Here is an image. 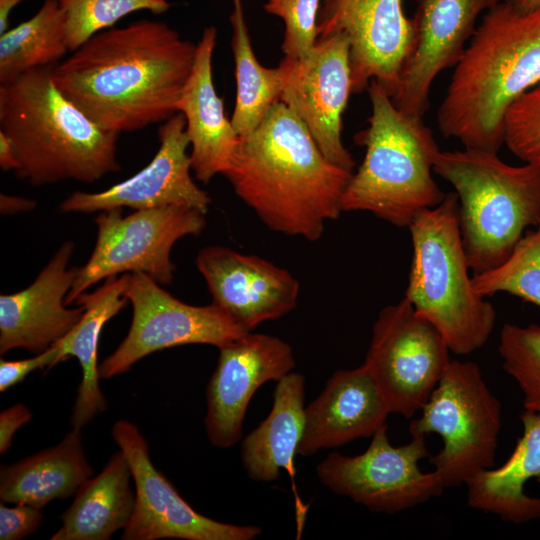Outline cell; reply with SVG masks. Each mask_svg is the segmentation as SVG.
<instances>
[{"instance_id": "obj_37", "label": "cell", "mask_w": 540, "mask_h": 540, "mask_svg": "<svg viewBox=\"0 0 540 540\" xmlns=\"http://www.w3.org/2000/svg\"><path fill=\"white\" fill-rule=\"evenodd\" d=\"M33 417L30 409L23 403H17L0 413V453L5 454L13 441L17 430Z\"/></svg>"}, {"instance_id": "obj_8", "label": "cell", "mask_w": 540, "mask_h": 540, "mask_svg": "<svg viewBox=\"0 0 540 540\" xmlns=\"http://www.w3.org/2000/svg\"><path fill=\"white\" fill-rule=\"evenodd\" d=\"M420 411L409 433L441 437L443 446L429 461L445 489L494 466L502 408L476 363L451 360Z\"/></svg>"}, {"instance_id": "obj_23", "label": "cell", "mask_w": 540, "mask_h": 540, "mask_svg": "<svg viewBox=\"0 0 540 540\" xmlns=\"http://www.w3.org/2000/svg\"><path fill=\"white\" fill-rule=\"evenodd\" d=\"M521 421L522 436L508 459L466 483L469 507L514 524L540 519V497L524 491L529 480L540 481V412L525 410Z\"/></svg>"}, {"instance_id": "obj_35", "label": "cell", "mask_w": 540, "mask_h": 540, "mask_svg": "<svg viewBox=\"0 0 540 540\" xmlns=\"http://www.w3.org/2000/svg\"><path fill=\"white\" fill-rule=\"evenodd\" d=\"M43 521L41 509L28 504L0 505V539L20 540L36 532Z\"/></svg>"}, {"instance_id": "obj_19", "label": "cell", "mask_w": 540, "mask_h": 540, "mask_svg": "<svg viewBox=\"0 0 540 540\" xmlns=\"http://www.w3.org/2000/svg\"><path fill=\"white\" fill-rule=\"evenodd\" d=\"M195 264L212 303L247 332L287 315L297 305L298 280L262 257L208 246L199 251Z\"/></svg>"}, {"instance_id": "obj_16", "label": "cell", "mask_w": 540, "mask_h": 540, "mask_svg": "<svg viewBox=\"0 0 540 540\" xmlns=\"http://www.w3.org/2000/svg\"><path fill=\"white\" fill-rule=\"evenodd\" d=\"M219 349L206 389V434L212 445L229 448L242 435L248 404L257 389L279 381L295 367L292 347L279 337L247 332Z\"/></svg>"}, {"instance_id": "obj_39", "label": "cell", "mask_w": 540, "mask_h": 540, "mask_svg": "<svg viewBox=\"0 0 540 540\" xmlns=\"http://www.w3.org/2000/svg\"><path fill=\"white\" fill-rule=\"evenodd\" d=\"M0 167L3 171L13 170L18 168V160L9 137L0 130Z\"/></svg>"}, {"instance_id": "obj_15", "label": "cell", "mask_w": 540, "mask_h": 540, "mask_svg": "<svg viewBox=\"0 0 540 540\" xmlns=\"http://www.w3.org/2000/svg\"><path fill=\"white\" fill-rule=\"evenodd\" d=\"M501 0H419L413 34L397 79L387 92L403 112L423 117L437 75L461 59L476 21Z\"/></svg>"}, {"instance_id": "obj_28", "label": "cell", "mask_w": 540, "mask_h": 540, "mask_svg": "<svg viewBox=\"0 0 540 540\" xmlns=\"http://www.w3.org/2000/svg\"><path fill=\"white\" fill-rule=\"evenodd\" d=\"M230 16L235 64L236 98L231 122L239 136L255 130L280 101L287 69L283 61L267 68L256 58L251 45L241 0H233Z\"/></svg>"}, {"instance_id": "obj_9", "label": "cell", "mask_w": 540, "mask_h": 540, "mask_svg": "<svg viewBox=\"0 0 540 540\" xmlns=\"http://www.w3.org/2000/svg\"><path fill=\"white\" fill-rule=\"evenodd\" d=\"M95 247L78 272L66 297V304L106 278L120 273H144L159 284L173 280L175 266L171 250L181 238L202 233L205 214L198 210L167 206L135 210L122 216V208H112L95 218Z\"/></svg>"}, {"instance_id": "obj_41", "label": "cell", "mask_w": 540, "mask_h": 540, "mask_svg": "<svg viewBox=\"0 0 540 540\" xmlns=\"http://www.w3.org/2000/svg\"><path fill=\"white\" fill-rule=\"evenodd\" d=\"M521 11H528L540 6V0H502Z\"/></svg>"}, {"instance_id": "obj_17", "label": "cell", "mask_w": 540, "mask_h": 540, "mask_svg": "<svg viewBox=\"0 0 540 540\" xmlns=\"http://www.w3.org/2000/svg\"><path fill=\"white\" fill-rule=\"evenodd\" d=\"M317 31L318 37L347 36L353 93L371 80L389 92L409 50L413 26L402 0H321Z\"/></svg>"}, {"instance_id": "obj_10", "label": "cell", "mask_w": 540, "mask_h": 540, "mask_svg": "<svg viewBox=\"0 0 540 540\" xmlns=\"http://www.w3.org/2000/svg\"><path fill=\"white\" fill-rule=\"evenodd\" d=\"M450 352L439 330L404 297L379 312L363 365L390 412L411 418L446 371Z\"/></svg>"}, {"instance_id": "obj_4", "label": "cell", "mask_w": 540, "mask_h": 540, "mask_svg": "<svg viewBox=\"0 0 540 540\" xmlns=\"http://www.w3.org/2000/svg\"><path fill=\"white\" fill-rule=\"evenodd\" d=\"M0 130L13 144L16 176L33 186L91 184L121 169L120 134L98 126L59 90L53 66L0 84Z\"/></svg>"}, {"instance_id": "obj_7", "label": "cell", "mask_w": 540, "mask_h": 540, "mask_svg": "<svg viewBox=\"0 0 540 540\" xmlns=\"http://www.w3.org/2000/svg\"><path fill=\"white\" fill-rule=\"evenodd\" d=\"M413 247L405 298L431 322L451 352L467 355L489 339L496 311L477 294L469 275L455 192L424 210L408 226Z\"/></svg>"}, {"instance_id": "obj_30", "label": "cell", "mask_w": 540, "mask_h": 540, "mask_svg": "<svg viewBox=\"0 0 540 540\" xmlns=\"http://www.w3.org/2000/svg\"><path fill=\"white\" fill-rule=\"evenodd\" d=\"M534 227L524 233L503 263L472 275V287L477 294L487 297L505 292L540 308V220Z\"/></svg>"}, {"instance_id": "obj_3", "label": "cell", "mask_w": 540, "mask_h": 540, "mask_svg": "<svg viewBox=\"0 0 540 540\" xmlns=\"http://www.w3.org/2000/svg\"><path fill=\"white\" fill-rule=\"evenodd\" d=\"M437 110L443 136L498 153L510 106L540 82V6L500 1L484 14Z\"/></svg>"}, {"instance_id": "obj_6", "label": "cell", "mask_w": 540, "mask_h": 540, "mask_svg": "<svg viewBox=\"0 0 540 540\" xmlns=\"http://www.w3.org/2000/svg\"><path fill=\"white\" fill-rule=\"evenodd\" d=\"M433 171L455 189L460 234L473 275L503 263L540 220V166H513L496 152L440 151Z\"/></svg>"}, {"instance_id": "obj_38", "label": "cell", "mask_w": 540, "mask_h": 540, "mask_svg": "<svg viewBox=\"0 0 540 540\" xmlns=\"http://www.w3.org/2000/svg\"><path fill=\"white\" fill-rule=\"evenodd\" d=\"M36 207L37 202L33 199L5 193L0 194V212L2 215H15L32 211Z\"/></svg>"}, {"instance_id": "obj_1", "label": "cell", "mask_w": 540, "mask_h": 540, "mask_svg": "<svg viewBox=\"0 0 540 540\" xmlns=\"http://www.w3.org/2000/svg\"><path fill=\"white\" fill-rule=\"evenodd\" d=\"M197 44L161 21L103 30L53 66L59 90L101 128L117 134L178 113Z\"/></svg>"}, {"instance_id": "obj_32", "label": "cell", "mask_w": 540, "mask_h": 540, "mask_svg": "<svg viewBox=\"0 0 540 540\" xmlns=\"http://www.w3.org/2000/svg\"><path fill=\"white\" fill-rule=\"evenodd\" d=\"M498 351L504 371L522 392L525 410L540 412V325L504 324Z\"/></svg>"}, {"instance_id": "obj_25", "label": "cell", "mask_w": 540, "mask_h": 540, "mask_svg": "<svg viewBox=\"0 0 540 540\" xmlns=\"http://www.w3.org/2000/svg\"><path fill=\"white\" fill-rule=\"evenodd\" d=\"M82 445L81 428L73 427L57 445L18 462L1 465L0 500L39 509L73 496L92 477Z\"/></svg>"}, {"instance_id": "obj_36", "label": "cell", "mask_w": 540, "mask_h": 540, "mask_svg": "<svg viewBox=\"0 0 540 540\" xmlns=\"http://www.w3.org/2000/svg\"><path fill=\"white\" fill-rule=\"evenodd\" d=\"M60 362V345L57 342L48 350L32 358L0 361V392H5L25 379V377L44 367L52 368Z\"/></svg>"}, {"instance_id": "obj_26", "label": "cell", "mask_w": 540, "mask_h": 540, "mask_svg": "<svg viewBox=\"0 0 540 540\" xmlns=\"http://www.w3.org/2000/svg\"><path fill=\"white\" fill-rule=\"evenodd\" d=\"M305 377L290 372L276 382L268 416L241 443V461L247 476L273 482L282 469L294 477V458L305 423Z\"/></svg>"}, {"instance_id": "obj_21", "label": "cell", "mask_w": 540, "mask_h": 540, "mask_svg": "<svg viewBox=\"0 0 540 540\" xmlns=\"http://www.w3.org/2000/svg\"><path fill=\"white\" fill-rule=\"evenodd\" d=\"M390 413L376 381L363 364L337 370L319 396L305 407L297 455L312 456L322 449L372 437L386 424Z\"/></svg>"}, {"instance_id": "obj_11", "label": "cell", "mask_w": 540, "mask_h": 540, "mask_svg": "<svg viewBox=\"0 0 540 540\" xmlns=\"http://www.w3.org/2000/svg\"><path fill=\"white\" fill-rule=\"evenodd\" d=\"M393 446L385 424L361 454L332 452L317 466L319 480L332 492L375 513L394 514L439 497L444 487L434 471L422 472L419 461L429 456L425 435Z\"/></svg>"}, {"instance_id": "obj_40", "label": "cell", "mask_w": 540, "mask_h": 540, "mask_svg": "<svg viewBox=\"0 0 540 540\" xmlns=\"http://www.w3.org/2000/svg\"><path fill=\"white\" fill-rule=\"evenodd\" d=\"M21 1L23 0H0V34L8 29L10 13Z\"/></svg>"}, {"instance_id": "obj_5", "label": "cell", "mask_w": 540, "mask_h": 540, "mask_svg": "<svg viewBox=\"0 0 540 540\" xmlns=\"http://www.w3.org/2000/svg\"><path fill=\"white\" fill-rule=\"evenodd\" d=\"M367 89L372 113L368 127L356 136L365 156L344 190L342 211H366L408 227L446 195L431 174L440 150L423 117L398 109L376 80Z\"/></svg>"}, {"instance_id": "obj_31", "label": "cell", "mask_w": 540, "mask_h": 540, "mask_svg": "<svg viewBox=\"0 0 540 540\" xmlns=\"http://www.w3.org/2000/svg\"><path fill=\"white\" fill-rule=\"evenodd\" d=\"M58 4L64 14L70 52L131 13L148 10L162 14L171 6L167 0H58Z\"/></svg>"}, {"instance_id": "obj_2", "label": "cell", "mask_w": 540, "mask_h": 540, "mask_svg": "<svg viewBox=\"0 0 540 540\" xmlns=\"http://www.w3.org/2000/svg\"><path fill=\"white\" fill-rule=\"evenodd\" d=\"M353 172L329 161L303 122L277 102L260 125L239 136L223 174L272 231L317 241L343 212Z\"/></svg>"}, {"instance_id": "obj_33", "label": "cell", "mask_w": 540, "mask_h": 540, "mask_svg": "<svg viewBox=\"0 0 540 540\" xmlns=\"http://www.w3.org/2000/svg\"><path fill=\"white\" fill-rule=\"evenodd\" d=\"M504 144L524 163L540 166V82L508 109Z\"/></svg>"}, {"instance_id": "obj_13", "label": "cell", "mask_w": 540, "mask_h": 540, "mask_svg": "<svg viewBox=\"0 0 540 540\" xmlns=\"http://www.w3.org/2000/svg\"><path fill=\"white\" fill-rule=\"evenodd\" d=\"M111 433L135 484L134 511L121 539L252 540L262 533L259 526L224 523L194 510L155 468L147 441L135 424L119 420Z\"/></svg>"}, {"instance_id": "obj_27", "label": "cell", "mask_w": 540, "mask_h": 540, "mask_svg": "<svg viewBox=\"0 0 540 540\" xmlns=\"http://www.w3.org/2000/svg\"><path fill=\"white\" fill-rule=\"evenodd\" d=\"M128 462L119 450L103 470L84 481L60 516L51 540H108L130 521L135 506Z\"/></svg>"}, {"instance_id": "obj_24", "label": "cell", "mask_w": 540, "mask_h": 540, "mask_svg": "<svg viewBox=\"0 0 540 540\" xmlns=\"http://www.w3.org/2000/svg\"><path fill=\"white\" fill-rule=\"evenodd\" d=\"M130 273L106 278L92 293H82L74 301L84 313L74 328L60 341V362L76 357L82 380L71 415L73 427L82 428L107 408V400L99 387L98 344L104 325L129 302L126 297Z\"/></svg>"}, {"instance_id": "obj_12", "label": "cell", "mask_w": 540, "mask_h": 540, "mask_svg": "<svg viewBox=\"0 0 540 540\" xmlns=\"http://www.w3.org/2000/svg\"><path fill=\"white\" fill-rule=\"evenodd\" d=\"M126 297L132 305L128 333L119 346L99 365L100 379L128 371L154 352L188 344L220 348L247 331L213 303H184L144 273H131Z\"/></svg>"}, {"instance_id": "obj_34", "label": "cell", "mask_w": 540, "mask_h": 540, "mask_svg": "<svg viewBox=\"0 0 540 540\" xmlns=\"http://www.w3.org/2000/svg\"><path fill=\"white\" fill-rule=\"evenodd\" d=\"M321 0H267L264 9L285 24L282 51L285 57H306L318 39L317 21Z\"/></svg>"}, {"instance_id": "obj_14", "label": "cell", "mask_w": 540, "mask_h": 540, "mask_svg": "<svg viewBox=\"0 0 540 540\" xmlns=\"http://www.w3.org/2000/svg\"><path fill=\"white\" fill-rule=\"evenodd\" d=\"M287 74L280 101L306 126L325 157L348 171L355 162L342 141V117L352 90L347 36L318 37L304 58H283Z\"/></svg>"}, {"instance_id": "obj_20", "label": "cell", "mask_w": 540, "mask_h": 540, "mask_svg": "<svg viewBox=\"0 0 540 540\" xmlns=\"http://www.w3.org/2000/svg\"><path fill=\"white\" fill-rule=\"evenodd\" d=\"M74 249L72 241H65L28 287L0 296L1 355L17 348L42 353L82 318V306L66 304L78 272V267H69Z\"/></svg>"}, {"instance_id": "obj_18", "label": "cell", "mask_w": 540, "mask_h": 540, "mask_svg": "<svg viewBox=\"0 0 540 540\" xmlns=\"http://www.w3.org/2000/svg\"><path fill=\"white\" fill-rule=\"evenodd\" d=\"M185 126L184 116L174 114L160 126V146L146 167L105 190L72 193L60 203V211L89 214L123 207L146 210L182 206L206 215L210 197L191 177Z\"/></svg>"}, {"instance_id": "obj_22", "label": "cell", "mask_w": 540, "mask_h": 540, "mask_svg": "<svg viewBox=\"0 0 540 540\" xmlns=\"http://www.w3.org/2000/svg\"><path fill=\"white\" fill-rule=\"evenodd\" d=\"M216 38L214 26L204 28L191 74L178 102V112L185 118V132L191 146V168L203 183L225 173L239 141L213 81Z\"/></svg>"}, {"instance_id": "obj_29", "label": "cell", "mask_w": 540, "mask_h": 540, "mask_svg": "<svg viewBox=\"0 0 540 540\" xmlns=\"http://www.w3.org/2000/svg\"><path fill=\"white\" fill-rule=\"evenodd\" d=\"M67 52L64 14L58 0H45L34 16L0 34V84L54 66Z\"/></svg>"}]
</instances>
